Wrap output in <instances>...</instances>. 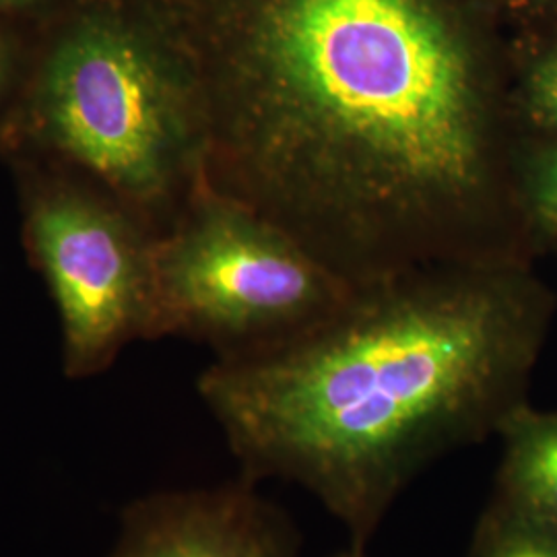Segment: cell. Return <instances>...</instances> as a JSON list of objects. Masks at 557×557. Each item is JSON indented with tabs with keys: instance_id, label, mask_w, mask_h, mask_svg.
Here are the masks:
<instances>
[{
	"instance_id": "8992f818",
	"label": "cell",
	"mask_w": 557,
	"mask_h": 557,
	"mask_svg": "<svg viewBox=\"0 0 557 557\" xmlns=\"http://www.w3.org/2000/svg\"><path fill=\"white\" fill-rule=\"evenodd\" d=\"M252 485L242 478L143 499L112 557H301L298 527Z\"/></svg>"
},
{
	"instance_id": "277c9868",
	"label": "cell",
	"mask_w": 557,
	"mask_h": 557,
	"mask_svg": "<svg viewBox=\"0 0 557 557\" xmlns=\"http://www.w3.org/2000/svg\"><path fill=\"white\" fill-rule=\"evenodd\" d=\"M356 287L275 223L202 186L153 246V338L218 358L275 347L331 319Z\"/></svg>"
},
{
	"instance_id": "9c48e42d",
	"label": "cell",
	"mask_w": 557,
	"mask_h": 557,
	"mask_svg": "<svg viewBox=\"0 0 557 557\" xmlns=\"http://www.w3.org/2000/svg\"><path fill=\"white\" fill-rule=\"evenodd\" d=\"M510 106L518 126L543 137H557V40L529 52L510 71Z\"/></svg>"
},
{
	"instance_id": "4fadbf2b",
	"label": "cell",
	"mask_w": 557,
	"mask_h": 557,
	"mask_svg": "<svg viewBox=\"0 0 557 557\" xmlns=\"http://www.w3.org/2000/svg\"><path fill=\"white\" fill-rule=\"evenodd\" d=\"M483 7L498 17V11H557V0H481Z\"/></svg>"
},
{
	"instance_id": "3957f363",
	"label": "cell",
	"mask_w": 557,
	"mask_h": 557,
	"mask_svg": "<svg viewBox=\"0 0 557 557\" xmlns=\"http://www.w3.org/2000/svg\"><path fill=\"white\" fill-rule=\"evenodd\" d=\"M0 153L94 182L160 238L205 186L197 101L156 0H71L38 32Z\"/></svg>"
},
{
	"instance_id": "6da1fadb",
	"label": "cell",
	"mask_w": 557,
	"mask_h": 557,
	"mask_svg": "<svg viewBox=\"0 0 557 557\" xmlns=\"http://www.w3.org/2000/svg\"><path fill=\"white\" fill-rule=\"evenodd\" d=\"M202 182L363 289L515 262L510 71L481 0H156Z\"/></svg>"
},
{
	"instance_id": "7c38bea8",
	"label": "cell",
	"mask_w": 557,
	"mask_h": 557,
	"mask_svg": "<svg viewBox=\"0 0 557 557\" xmlns=\"http://www.w3.org/2000/svg\"><path fill=\"white\" fill-rule=\"evenodd\" d=\"M71 0H0V20L21 21L41 27L57 17Z\"/></svg>"
},
{
	"instance_id": "5bb4252c",
	"label": "cell",
	"mask_w": 557,
	"mask_h": 557,
	"mask_svg": "<svg viewBox=\"0 0 557 557\" xmlns=\"http://www.w3.org/2000/svg\"><path fill=\"white\" fill-rule=\"evenodd\" d=\"M331 557H370L366 554V547H356V545H349L347 549H343V552H337V554H333Z\"/></svg>"
},
{
	"instance_id": "5b68a950",
	"label": "cell",
	"mask_w": 557,
	"mask_h": 557,
	"mask_svg": "<svg viewBox=\"0 0 557 557\" xmlns=\"http://www.w3.org/2000/svg\"><path fill=\"white\" fill-rule=\"evenodd\" d=\"M23 244L54 299L71 379L103 372L120 351L153 338V232L94 182L11 161Z\"/></svg>"
},
{
	"instance_id": "7a4b0ae2",
	"label": "cell",
	"mask_w": 557,
	"mask_h": 557,
	"mask_svg": "<svg viewBox=\"0 0 557 557\" xmlns=\"http://www.w3.org/2000/svg\"><path fill=\"white\" fill-rule=\"evenodd\" d=\"M549 304L517 262L442 264L358 289L275 347L218 358L199 395L242 478L304 487L368 547L440 458L498 436Z\"/></svg>"
},
{
	"instance_id": "8fae6325",
	"label": "cell",
	"mask_w": 557,
	"mask_h": 557,
	"mask_svg": "<svg viewBox=\"0 0 557 557\" xmlns=\"http://www.w3.org/2000/svg\"><path fill=\"white\" fill-rule=\"evenodd\" d=\"M38 32V25L0 20V126L27 75Z\"/></svg>"
},
{
	"instance_id": "52a82bcc",
	"label": "cell",
	"mask_w": 557,
	"mask_h": 557,
	"mask_svg": "<svg viewBox=\"0 0 557 557\" xmlns=\"http://www.w3.org/2000/svg\"><path fill=\"white\" fill-rule=\"evenodd\" d=\"M494 499L557 522V411L520 405L499 428Z\"/></svg>"
},
{
	"instance_id": "30bf717a",
	"label": "cell",
	"mask_w": 557,
	"mask_h": 557,
	"mask_svg": "<svg viewBox=\"0 0 557 557\" xmlns=\"http://www.w3.org/2000/svg\"><path fill=\"white\" fill-rule=\"evenodd\" d=\"M518 161V195L531 227L557 236V137Z\"/></svg>"
},
{
	"instance_id": "ba28073f",
	"label": "cell",
	"mask_w": 557,
	"mask_h": 557,
	"mask_svg": "<svg viewBox=\"0 0 557 557\" xmlns=\"http://www.w3.org/2000/svg\"><path fill=\"white\" fill-rule=\"evenodd\" d=\"M465 557H557V522L492 498L479 517Z\"/></svg>"
}]
</instances>
